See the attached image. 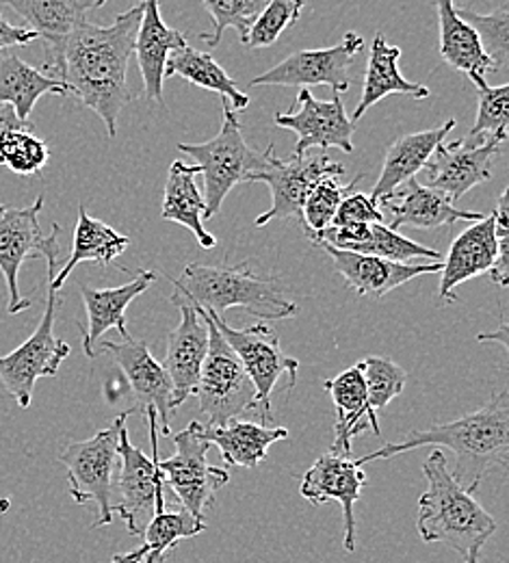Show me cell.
Returning a JSON list of instances; mask_svg holds the SVG:
<instances>
[{
  "instance_id": "23",
  "label": "cell",
  "mask_w": 509,
  "mask_h": 563,
  "mask_svg": "<svg viewBox=\"0 0 509 563\" xmlns=\"http://www.w3.org/2000/svg\"><path fill=\"white\" fill-rule=\"evenodd\" d=\"M156 280L154 272L140 269L135 278L113 288H89L82 286V303L87 312V325L82 328V352L87 357H96V345L109 330H118L122 341L129 339L126 310L129 306Z\"/></svg>"
},
{
  "instance_id": "4",
  "label": "cell",
  "mask_w": 509,
  "mask_h": 563,
  "mask_svg": "<svg viewBox=\"0 0 509 563\" xmlns=\"http://www.w3.org/2000/svg\"><path fill=\"white\" fill-rule=\"evenodd\" d=\"M171 284L193 306L221 319L230 308H243L265 321H285L299 312V306L283 292L280 280L254 276L247 261L239 265L193 263Z\"/></svg>"
},
{
  "instance_id": "25",
  "label": "cell",
  "mask_w": 509,
  "mask_h": 563,
  "mask_svg": "<svg viewBox=\"0 0 509 563\" xmlns=\"http://www.w3.org/2000/svg\"><path fill=\"white\" fill-rule=\"evenodd\" d=\"M323 388L332 395L336 408V422H334V444L332 453L350 455L352 442L356 435L364 431H373L375 435L381 433L377 412L368 406L366 386H364L363 366L361 362L336 375L334 379H325Z\"/></svg>"
},
{
  "instance_id": "35",
  "label": "cell",
  "mask_w": 509,
  "mask_h": 563,
  "mask_svg": "<svg viewBox=\"0 0 509 563\" xmlns=\"http://www.w3.org/2000/svg\"><path fill=\"white\" fill-rule=\"evenodd\" d=\"M207 531L204 520L193 518L187 509L154 511L147 529L142 531L147 553L142 563H165L180 540L196 538Z\"/></svg>"
},
{
  "instance_id": "5",
  "label": "cell",
  "mask_w": 509,
  "mask_h": 563,
  "mask_svg": "<svg viewBox=\"0 0 509 563\" xmlns=\"http://www.w3.org/2000/svg\"><path fill=\"white\" fill-rule=\"evenodd\" d=\"M221 129L213 140L204 143H178V150L198 161L200 174H204V219H213L228 194L247 183L254 172H261L269 165L276 154V145L272 143L265 152H256L247 145L241 131V122L230 102L221 100Z\"/></svg>"
},
{
  "instance_id": "9",
  "label": "cell",
  "mask_w": 509,
  "mask_h": 563,
  "mask_svg": "<svg viewBox=\"0 0 509 563\" xmlns=\"http://www.w3.org/2000/svg\"><path fill=\"white\" fill-rule=\"evenodd\" d=\"M59 306V290L48 288L46 310L37 330L18 350L0 357V384L18 401L20 408L31 406L37 379L55 377L64 360L73 352L66 341L55 336V319Z\"/></svg>"
},
{
  "instance_id": "50",
  "label": "cell",
  "mask_w": 509,
  "mask_h": 563,
  "mask_svg": "<svg viewBox=\"0 0 509 563\" xmlns=\"http://www.w3.org/2000/svg\"><path fill=\"white\" fill-rule=\"evenodd\" d=\"M479 553H482V549L468 551V553L464 555V563H479Z\"/></svg>"
},
{
  "instance_id": "16",
  "label": "cell",
  "mask_w": 509,
  "mask_h": 563,
  "mask_svg": "<svg viewBox=\"0 0 509 563\" xmlns=\"http://www.w3.org/2000/svg\"><path fill=\"white\" fill-rule=\"evenodd\" d=\"M98 355H111L118 362L135 395V412L144 415L146 410H154L158 419V433L169 435V421L176 410L174 384L165 366L152 357L146 343L135 341L133 336L124 339L122 343L102 341L100 345H96V357Z\"/></svg>"
},
{
  "instance_id": "10",
  "label": "cell",
  "mask_w": 509,
  "mask_h": 563,
  "mask_svg": "<svg viewBox=\"0 0 509 563\" xmlns=\"http://www.w3.org/2000/svg\"><path fill=\"white\" fill-rule=\"evenodd\" d=\"M209 317L218 325L225 343L241 360L243 368L247 371V375L254 384V390H256L254 410H258V417L263 424H269L274 419L272 417V393L283 375H289L291 386H295L299 362L285 353L280 345V339L272 325L258 323V325H252L245 330H234L225 323V319L213 317V314H209Z\"/></svg>"
},
{
  "instance_id": "47",
  "label": "cell",
  "mask_w": 509,
  "mask_h": 563,
  "mask_svg": "<svg viewBox=\"0 0 509 563\" xmlns=\"http://www.w3.org/2000/svg\"><path fill=\"white\" fill-rule=\"evenodd\" d=\"M29 124L22 122L11 104H0V141L4 140L11 131L26 129Z\"/></svg>"
},
{
  "instance_id": "14",
  "label": "cell",
  "mask_w": 509,
  "mask_h": 563,
  "mask_svg": "<svg viewBox=\"0 0 509 563\" xmlns=\"http://www.w3.org/2000/svg\"><path fill=\"white\" fill-rule=\"evenodd\" d=\"M364 48V40L350 31L341 44L330 48L299 51L272 70L250 80L252 87H312L328 85L332 91L343 93L350 89V66Z\"/></svg>"
},
{
  "instance_id": "17",
  "label": "cell",
  "mask_w": 509,
  "mask_h": 563,
  "mask_svg": "<svg viewBox=\"0 0 509 563\" xmlns=\"http://www.w3.org/2000/svg\"><path fill=\"white\" fill-rule=\"evenodd\" d=\"M504 140L486 137L482 141L460 140L455 143H440L428 169V185L446 194L457 205L473 187L484 185L493 178L495 158L501 152Z\"/></svg>"
},
{
  "instance_id": "20",
  "label": "cell",
  "mask_w": 509,
  "mask_h": 563,
  "mask_svg": "<svg viewBox=\"0 0 509 563\" xmlns=\"http://www.w3.org/2000/svg\"><path fill=\"white\" fill-rule=\"evenodd\" d=\"M107 0H0V7L13 9L37 40L46 44V70L57 78L62 68L64 46L76 24L87 20L91 9Z\"/></svg>"
},
{
  "instance_id": "26",
  "label": "cell",
  "mask_w": 509,
  "mask_h": 563,
  "mask_svg": "<svg viewBox=\"0 0 509 563\" xmlns=\"http://www.w3.org/2000/svg\"><path fill=\"white\" fill-rule=\"evenodd\" d=\"M455 124H457V120L449 118L442 126L410 133V135H403V137L392 141L386 150L384 165H381L379 178L370 191V198L379 205L406 180L417 178V174L421 169H425L434 150L442 141L446 140V135L455 129Z\"/></svg>"
},
{
  "instance_id": "18",
  "label": "cell",
  "mask_w": 509,
  "mask_h": 563,
  "mask_svg": "<svg viewBox=\"0 0 509 563\" xmlns=\"http://www.w3.org/2000/svg\"><path fill=\"white\" fill-rule=\"evenodd\" d=\"M366 484V473L356 460L339 453L321 455L303 475L299 494L312 503L323 505L328 500H336L343 507L345 518V538L343 547L347 553L356 551V516L354 505L358 503Z\"/></svg>"
},
{
  "instance_id": "22",
  "label": "cell",
  "mask_w": 509,
  "mask_h": 563,
  "mask_svg": "<svg viewBox=\"0 0 509 563\" xmlns=\"http://www.w3.org/2000/svg\"><path fill=\"white\" fill-rule=\"evenodd\" d=\"M499 256V236L495 212L484 214L477 221H471L468 228L451 243L449 254L442 258L440 267V299L455 301L453 290L488 274Z\"/></svg>"
},
{
  "instance_id": "49",
  "label": "cell",
  "mask_w": 509,
  "mask_h": 563,
  "mask_svg": "<svg viewBox=\"0 0 509 563\" xmlns=\"http://www.w3.org/2000/svg\"><path fill=\"white\" fill-rule=\"evenodd\" d=\"M147 547H140L137 551H131V553H118V555H113V560L109 563H142L144 562V558H146Z\"/></svg>"
},
{
  "instance_id": "30",
  "label": "cell",
  "mask_w": 509,
  "mask_h": 563,
  "mask_svg": "<svg viewBox=\"0 0 509 563\" xmlns=\"http://www.w3.org/2000/svg\"><path fill=\"white\" fill-rule=\"evenodd\" d=\"M399 59H401V48L390 46L381 33L373 37L370 44V55L366 62V71H364L363 96L361 102L354 111L352 122H358L364 113L375 107L381 98L390 93H403L414 100H425L430 98V89L421 82H412L399 71Z\"/></svg>"
},
{
  "instance_id": "39",
  "label": "cell",
  "mask_w": 509,
  "mask_h": 563,
  "mask_svg": "<svg viewBox=\"0 0 509 563\" xmlns=\"http://www.w3.org/2000/svg\"><path fill=\"white\" fill-rule=\"evenodd\" d=\"M303 4L306 0H267L241 42L252 51L274 46L280 35L297 22Z\"/></svg>"
},
{
  "instance_id": "43",
  "label": "cell",
  "mask_w": 509,
  "mask_h": 563,
  "mask_svg": "<svg viewBox=\"0 0 509 563\" xmlns=\"http://www.w3.org/2000/svg\"><path fill=\"white\" fill-rule=\"evenodd\" d=\"M213 20V31L202 33V42L211 48L219 46L225 29H234L239 37H243L254 22V18L263 11L267 0H202Z\"/></svg>"
},
{
  "instance_id": "3",
  "label": "cell",
  "mask_w": 509,
  "mask_h": 563,
  "mask_svg": "<svg viewBox=\"0 0 509 563\" xmlns=\"http://www.w3.org/2000/svg\"><path fill=\"white\" fill-rule=\"evenodd\" d=\"M428 490L419 498L417 529L425 544H446L462 558L482 549L497 531V520L449 471L446 455L436 449L423 464Z\"/></svg>"
},
{
  "instance_id": "8",
  "label": "cell",
  "mask_w": 509,
  "mask_h": 563,
  "mask_svg": "<svg viewBox=\"0 0 509 563\" xmlns=\"http://www.w3.org/2000/svg\"><path fill=\"white\" fill-rule=\"evenodd\" d=\"M174 446L176 451L171 457H158L163 484L176 494L182 509L193 518L204 520V511L215 503V493L230 482V475L207 462L211 442L202 435V422H189L187 429L178 431L174 435Z\"/></svg>"
},
{
  "instance_id": "12",
  "label": "cell",
  "mask_w": 509,
  "mask_h": 563,
  "mask_svg": "<svg viewBox=\"0 0 509 563\" xmlns=\"http://www.w3.org/2000/svg\"><path fill=\"white\" fill-rule=\"evenodd\" d=\"M144 419L150 429L152 442V460L146 457L142 449H137L131 438L129 429L124 427L120 433V460H122V475H120V505L113 507L131 536H142L140 514L144 509L163 511L165 509V494H163V475L158 468V419L154 410H146Z\"/></svg>"
},
{
  "instance_id": "33",
  "label": "cell",
  "mask_w": 509,
  "mask_h": 563,
  "mask_svg": "<svg viewBox=\"0 0 509 563\" xmlns=\"http://www.w3.org/2000/svg\"><path fill=\"white\" fill-rule=\"evenodd\" d=\"M440 26V57L455 71L490 74L497 71L495 62L486 55L475 29L457 13L455 0H436Z\"/></svg>"
},
{
  "instance_id": "7",
  "label": "cell",
  "mask_w": 509,
  "mask_h": 563,
  "mask_svg": "<svg viewBox=\"0 0 509 563\" xmlns=\"http://www.w3.org/2000/svg\"><path fill=\"white\" fill-rule=\"evenodd\" d=\"M198 312L204 317L209 325V352L204 357L193 395L198 397L200 412L209 417L207 424L218 427L252 410L256 401V390L241 360L225 343L207 310L198 308Z\"/></svg>"
},
{
  "instance_id": "38",
  "label": "cell",
  "mask_w": 509,
  "mask_h": 563,
  "mask_svg": "<svg viewBox=\"0 0 509 563\" xmlns=\"http://www.w3.org/2000/svg\"><path fill=\"white\" fill-rule=\"evenodd\" d=\"M358 254H370L395 263H414V261H442L440 252L425 247L412 239L401 236L397 230L381 223H370L363 243L354 247Z\"/></svg>"
},
{
  "instance_id": "44",
  "label": "cell",
  "mask_w": 509,
  "mask_h": 563,
  "mask_svg": "<svg viewBox=\"0 0 509 563\" xmlns=\"http://www.w3.org/2000/svg\"><path fill=\"white\" fill-rule=\"evenodd\" d=\"M384 212L379 211V205L364 194H350L339 211L334 214L332 225H354V223H381Z\"/></svg>"
},
{
  "instance_id": "48",
  "label": "cell",
  "mask_w": 509,
  "mask_h": 563,
  "mask_svg": "<svg viewBox=\"0 0 509 563\" xmlns=\"http://www.w3.org/2000/svg\"><path fill=\"white\" fill-rule=\"evenodd\" d=\"M508 321H506V319H504V321H501V328H499V330H497V332H488V334H479V336H477V341H479V343H499V345H501V347H504V350H506V352H508L509 350V339H508Z\"/></svg>"
},
{
  "instance_id": "31",
  "label": "cell",
  "mask_w": 509,
  "mask_h": 563,
  "mask_svg": "<svg viewBox=\"0 0 509 563\" xmlns=\"http://www.w3.org/2000/svg\"><path fill=\"white\" fill-rule=\"evenodd\" d=\"M131 245V239L113 230L100 219H93L87 209L80 205L78 217L74 225V243L70 258L66 265L55 274V278H48V288L62 290L64 284L70 278L74 269L80 263H96V265H113Z\"/></svg>"
},
{
  "instance_id": "46",
  "label": "cell",
  "mask_w": 509,
  "mask_h": 563,
  "mask_svg": "<svg viewBox=\"0 0 509 563\" xmlns=\"http://www.w3.org/2000/svg\"><path fill=\"white\" fill-rule=\"evenodd\" d=\"M33 40H37V35L26 29V26H15L11 22H7L2 15H0V51L2 48H15V46H26L31 44Z\"/></svg>"
},
{
  "instance_id": "41",
  "label": "cell",
  "mask_w": 509,
  "mask_h": 563,
  "mask_svg": "<svg viewBox=\"0 0 509 563\" xmlns=\"http://www.w3.org/2000/svg\"><path fill=\"white\" fill-rule=\"evenodd\" d=\"M457 13L475 29L486 55L504 70L509 62V7L501 4L493 13H479L468 7H457Z\"/></svg>"
},
{
  "instance_id": "45",
  "label": "cell",
  "mask_w": 509,
  "mask_h": 563,
  "mask_svg": "<svg viewBox=\"0 0 509 563\" xmlns=\"http://www.w3.org/2000/svg\"><path fill=\"white\" fill-rule=\"evenodd\" d=\"M495 221H497V236H499V256L495 267L488 272L490 280L499 286H508L509 282V214H508V189L499 196L497 209H495Z\"/></svg>"
},
{
  "instance_id": "37",
  "label": "cell",
  "mask_w": 509,
  "mask_h": 563,
  "mask_svg": "<svg viewBox=\"0 0 509 563\" xmlns=\"http://www.w3.org/2000/svg\"><path fill=\"white\" fill-rule=\"evenodd\" d=\"M468 78L477 87L479 111H477L475 126L468 131V135L464 140L482 141L486 140V137L508 140L509 85L490 87L486 82V76H482V74H473Z\"/></svg>"
},
{
  "instance_id": "40",
  "label": "cell",
  "mask_w": 509,
  "mask_h": 563,
  "mask_svg": "<svg viewBox=\"0 0 509 563\" xmlns=\"http://www.w3.org/2000/svg\"><path fill=\"white\" fill-rule=\"evenodd\" d=\"M51 161L48 143L31 133V126L11 131L0 141V165L18 176H35Z\"/></svg>"
},
{
  "instance_id": "34",
  "label": "cell",
  "mask_w": 509,
  "mask_h": 563,
  "mask_svg": "<svg viewBox=\"0 0 509 563\" xmlns=\"http://www.w3.org/2000/svg\"><path fill=\"white\" fill-rule=\"evenodd\" d=\"M171 76H180L200 89L215 91L230 102L234 111H245L250 107V96L236 87V80L230 78L228 71L209 53L196 51L189 46V42L182 48L169 53L165 62V78Z\"/></svg>"
},
{
  "instance_id": "27",
  "label": "cell",
  "mask_w": 509,
  "mask_h": 563,
  "mask_svg": "<svg viewBox=\"0 0 509 563\" xmlns=\"http://www.w3.org/2000/svg\"><path fill=\"white\" fill-rule=\"evenodd\" d=\"M142 20L135 40V55L144 78V89L150 100L163 104L165 62L171 51L187 44L185 33L169 29L158 11V0H142Z\"/></svg>"
},
{
  "instance_id": "11",
  "label": "cell",
  "mask_w": 509,
  "mask_h": 563,
  "mask_svg": "<svg viewBox=\"0 0 509 563\" xmlns=\"http://www.w3.org/2000/svg\"><path fill=\"white\" fill-rule=\"evenodd\" d=\"M44 209V196H40L26 209H4L0 217V274L7 284L9 303L7 312L18 314L31 308V301L20 292V269L26 258H46L62 254L59 223H53V232L44 234L40 225V212Z\"/></svg>"
},
{
  "instance_id": "51",
  "label": "cell",
  "mask_w": 509,
  "mask_h": 563,
  "mask_svg": "<svg viewBox=\"0 0 509 563\" xmlns=\"http://www.w3.org/2000/svg\"><path fill=\"white\" fill-rule=\"evenodd\" d=\"M4 209H7V207H4V205H0V217H2V212H4Z\"/></svg>"
},
{
  "instance_id": "19",
  "label": "cell",
  "mask_w": 509,
  "mask_h": 563,
  "mask_svg": "<svg viewBox=\"0 0 509 563\" xmlns=\"http://www.w3.org/2000/svg\"><path fill=\"white\" fill-rule=\"evenodd\" d=\"M171 303L180 310V323L167 336V357L163 366L174 384V404L178 408L193 395L198 386L200 371L209 352V325L198 308L178 290L171 292Z\"/></svg>"
},
{
  "instance_id": "15",
  "label": "cell",
  "mask_w": 509,
  "mask_h": 563,
  "mask_svg": "<svg viewBox=\"0 0 509 563\" xmlns=\"http://www.w3.org/2000/svg\"><path fill=\"white\" fill-rule=\"evenodd\" d=\"M276 126L289 129L297 135L292 154H303L310 147H339L345 154L354 152L356 122L345 111L341 93L334 91L330 100L314 98L306 87L299 89L295 111L276 113Z\"/></svg>"
},
{
  "instance_id": "42",
  "label": "cell",
  "mask_w": 509,
  "mask_h": 563,
  "mask_svg": "<svg viewBox=\"0 0 509 563\" xmlns=\"http://www.w3.org/2000/svg\"><path fill=\"white\" fill-rule=\"evenodd\" d=\"M361 366L368 406L373 408V412H379L403 393L408 375L397 362L379 355H368L361 362Z\"/></svg>"
},
{
  "instance_id": "1",
  "label": "cell",
  "mask_w": 509,
  "mask_h": 563,
  "mask_svg": "<svg viewBox=\"0 0 509 563\" xmlns=\"http://www.w3.org/2000/svg\"><path fill=\"white\" fill-rule=\"evenodd\" d=\"M142 11L140 2L120 13L111 26L82 20L64 46L57 78L104 122L109 140L118 137L120 113L131 102L129 64L135 53Z\"/></svg>"
},
{
  "instance_id": "29",
  "label": "cell",
  "mask_w": 509,
  "mask_h": 563,
  "mask_svg": "<svg viewBox=\"0 0 509 563\" xmlns=\"http://www.w3.org/2000/svg\"><path fill=\"white\" fill-rule=\"evenodd\" d=\"M198 174H200V167L187 165L182 158L171 163L167 172L161 217L165 221L185 225L196 234L200 247L211 250L218 245V239L204 228L207 202H204V194L198 189V183H196Z\"/></svg>"
},
{
  "instance_id": "6",
  "label": "cell",
  "mask_w": 509,
  "mask_h": 563,
  "mask_svg": "<svg viewBox=\"0 0 509 563\" xmlns=\"http://www.w3.org/2000/svg\"><path fill=\"white\" fill-rule=\"evenodd\" d=\"M133 412L135 410L122 412L109 427L96 431L87 440L73 442L59 455V462L68 471V486L76 505H96L93 529L113 522L111 479L115 462L120 460V433Z\"/></svg>"
},
{
  "instance_id": "32",
  "label": "cell",
  "mask_w": 509,
  "mask_h": 563,
  "mask_svg": "<svg viewBox=\"0 0 509 563\" xmlns=\"http://www.w3.org/2000/svg\"><path fill=\"white\" fill-rule=\"evenodd\" d=\"M46 93L68 96L70 89L64 80L24 64L13 48L0 51V104H11L18 118L29 124L37 100Z\"/></svg>"
},
{
  "instance_id": "28",
  "label": "cell",
  "mask_w": 509,
  "mask_h": 563,
  "mask_svg": "<svg viewBox=\"0 0 509 563\" xmlns=\"http://www.w3.org/2000/svg\"><path fill=\"white\" fill-rule=\"evenodd\" d=\"M202 435L218 446L228 466L256 468L267 460L272 444L289 438V429L232 419L218 427L202 422Z\"/></svg>"
},
{
  "instance_id": "13",
  "label": "cell",
  "mask_w": 509,
  "mask_h": 563,
  "mask_svg": "<svg viewBox=\"0 0 509 563\" xmlns=\"http://www.w3.org/2000/svg\"><path fill=\"white\" fill-rule=\"evenodd\" d=\"M345 174V167L330 158L325 150L317 154H292L291 161H283L276 154L269 165L261 172H254L247 183H265L272 189V209L256 217V225L263 228L274 219L299 217L301 205L310 189L323 178H339Z\"/></svg>"
},
{
  "instance_id": "2",
  "label": "cell",
  "mask_w": 509,
  "mask_h": 563,
  "mask_svg": "<svg viewBox=\"0 0 509 563\" xmlns=\"http://www.w3.org/2000/svg\"><path fill=\"white\" fill-rule=\"evenodd\" d=\"M446 446L457 457V475H453L466 490L475 493L482 479L495 471L506 468L509 460V393L501 390L477 412L460 417L457 421L414 429L399 442H388L370 451L356 462L366 466L377 460H392L395 455L414 451L419 446Z\"/></svg>"
},
{
  "instance_id": "21",
  "label": "cell",
  "mask_w": 509,
  "mask_h": 563,
  "mask_svg": "<svg viewBox=\"0 0 509 563\" xmlns=\"http://www.w3.org/2000/svg\"><path fill=\"white\" fill-rule=\"evenodd\" d=\"M332 263L336 274L347 282V286L361 295V297H373L379 299L388 295L390 290L399 288L406 282L417 280L421 276L438 274L442 267V261H430V263H395L370 254H358L347 250H336L332 245H321Z\"/></svg>"
},
{
  "instance_id": "24",
  "label": "cell",
  "mask_w": 509,
  "mask_h": 563,
  "mask_svg": "<svg viewBox=\"0 0 509 563\" xmlns=\"http://www.w3.org/2000/svg\"><path fill=\"white\" fill-rule=\"evenodd\" d=\"M381 207H386L392 214L388 225L392 230H401V228L434 230L440 225H451L455 221L471 223L484 217L482 212L457 209L446 194L419 183L417 178H410L401 187H397L386 200L379 202V209Z\"/></svg>"
},
{
  "instance_id": "36",
  "label": "cell",
  "mask_w": 509,
  "mask_h": 563,
  "mask_svg": "<svg viewBox=\"0 0 509 563\" xmlns=\"http://www.w3.org/2000/svg\"><path fill=\"white\" fill-rule=\"evenodd\" d=\"M363 174L354 178V183L341 185L336 178H323L321 183H317L310 194L306 196L299 219L303 223V232L308 234V239L314 243L317 236L332 225L334 214L339 211L341 202L356 191V187L363 183Z\"/></svg>"
}]
</instances>
